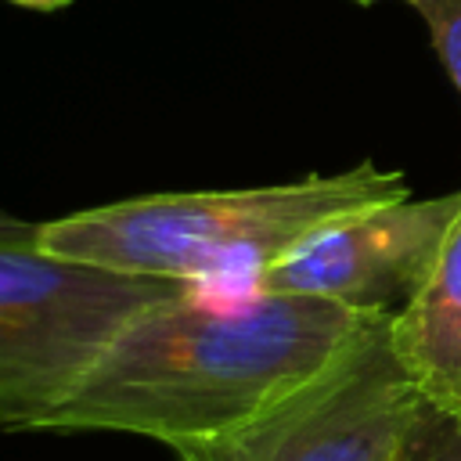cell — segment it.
<instances>
[{
	"mask_svg": "<svg viewBox=\"0 0 461 461\" xmlns=\"http://www.w3.org/2000/svg\"><path fill=\"white\" fill-rule=\"evenodd\" d=\"M382 317L324 375L249 425L173 450L180 461H396L425 400Z\"/></svg>",
	"mask_w": 461,
	"mask_h": 461,
	"instance_id": "277c9868",
	"label": "cell"
},
{
	"mask_svg": "<svg viewBox=\"0 0 461 461\" xmlns=\"http://www.w3.org/2000/svg\"><path fill=\"white\" fill-rule=\"evenodd\" d=\"M418 14L432 36L439 65L461 94V0H418Z\"/></svg>",
	"mask_w": 461,
	"mask_h": 461,
	"instance_id": "ba28073f",
	"label": "cell"
},
{
	"mask_svg": "<svg viewBox=\"0 0 461 461\" xmlns=\"http://www.w3.org/2000/svg\"><path fill=\"white\" fill-rule=\"evenodd\" d=\"M457 209L461 191L418 202L407 194L331 220L270 263L259 285L393 317L425 285Z\"/></svg>",
	"mask_w": 461,
	"mask_h": 461,
	"instance_id": "5b68a950",
	"label": "cell"
},
{
	"mask_svg": "<svg viewBox=\"0 0 461 461\" xmlns=\"http://www.w3.org/2000/svg\"><path fill=\"white\" fill-rule=\"evenodd\" d=\"M22 227H25V220H14V216L0 212V234H14V230H22Z\"/></svg>",
	"mask_w": 461,
	"mask_h": 461,
	"instance_id": "30bf717a",
	"label": "cell"
},
{
	"mask_svg": "<svg viewBox=\"0 0 461 461\" xmlns=\"http://www.w3.org/2000/svg\"><path fill=\"white\" fill-rule=\"evenodd\" d=\"M357 4H364V7H371V4H378V0H357ZM403 4H411V7H418V0H403Z\"/></svg>",
	"mask_w": 461,
	"mask_h": 461,
	"instance_id": "8fae6325",
	"label": "cell"
},
{
	"mask_svg": "<svg viewBox=\"0 0 461 461\" xmlns=\"http://www.w3.org/2000/svg\"><path fill=\"white\" fill-rule=\"evenodd\" d=\"M396 461H461V418L425 403Z\"/></svg>",
	"mask_w": 461,
	"mask_h": 461,
	"instance_id": "52a82bcc",
	"label": "cell"
},
{
	"mask_svg": "<svg viewBox=\"0 0 461 461\" xmlns=\"http://www.w3.org/2000/svg\"><path fill=\"white\" fill-rule=\"evenodd\" d=\"M389 342L421 400L461 418V209L425 285L393 313Z\"/></svg>",
	"mask_w": 461,
	"mask_h": 461,
	"instance_id": "8992f818",
	"label": "cell"
},
{
	"mask_svg": "<svg viewBox=\"0 0 461 461\" xmlns=\"http://www.w3.org/2000/svg\"><path fill=\"white\" fill-rule=\"evenodd\" d=\"M396 169L360 162L331 176L234 191H162L36 223L40 249L137 277L249 285L331 220L407 198Z\"/></svg>",
	"mask_w": 461,
	"mask_h": 461,
	"instance_id": "7a4b0ae2",
	"label": "cell"
},
{
	"mask_svg": "<svg viewBox=\"0 0 461 461\" xmlns=\"http://www.w3.org/2000/svg\"><path fill=\"white\" fill-rule=\"evenodd\" d=\"M176 288L54 256L36 223L0 234V429H43L112 339Z\"/></svg>",
	"mask_w": 461,
	"mask_h": 461,
	"instance_id": "3957f363",
	"label": "cell"
},
{
	"mask_svg": "<svg viewBox=\"0 0 461 461\" xmlns=\"http://www.w3.org/2000/svg\"><path fill=\"white\" fill-rule=\"evenodd\" d=\"M389 313L249 285H180L101 353L47 432H130L169 450L267 414Z\"/></svg>",
	"mask_w": 461,
	"mask_h": 461,
	"instance_id": "6da1fadb",
	"label": "cell"
},
{
	"mask_svg": "<svg viewBox=\"0 0 461 461\" xmlns=\"http://www.w3.org/2000/svg\"><path fill=\"white\" fill-rule=\"evenodd\" d=\"M18 7H29V11H58V7H68L72 0H11Z\"/></svg>",
	"mask_w": 461,
	"mask_h": 461,
	"instance_id": "9c48e42d",
	"label": "cell"
}]
</instances>
